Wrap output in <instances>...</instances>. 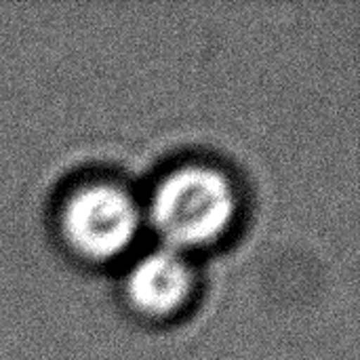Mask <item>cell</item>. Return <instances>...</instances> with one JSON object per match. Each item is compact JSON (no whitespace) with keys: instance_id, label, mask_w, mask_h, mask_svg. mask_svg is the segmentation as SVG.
I'll use <instances>...</instances> for the list:
<instances>
[{"instance_id":"1","label":"cell","mask_w":360,"mask_h":360,"mask_svg":"<svg viewBox=\"0 0 360 360\" xmlns=\"http://www.w3.org/2000/svg\"><path fill=\"white\" fill-rule=\"evenodd\" d=\"M236 188L221 169L190 162L160 177L148 211L167 247L181 251L224 234L236 215Z\"/></svg>"},{"instance_id":"2","label":"cell","mask_w":360,"mask_h":360,"mask_svg":"<svg viewBox=\"0 0 360 360\" xmlns=\"http://www.w3.org/2000/svg\"><path fill=\"white\" fill-rule=\"evenodd\" d=\"M139 228L133 194L114 181H91L76 188L61 207V230L82 255L105 259L131 245Z\"/></svg>"},{"instance_id":"3","label":"cell","mask_w":360,"mask_h":360,"mask_svg":"<svg viewBox=\"0 0 360 360\" xmlns=\"http://www.w3.org/2000/svg\"><path fill=\"white\" fill-rule=\"evenodd\" d=\"M192 293V268L181 251L160 247L139 257L127 274V295L133 306L152 316L177 310Z\"/></svg>"}]
</instances>
